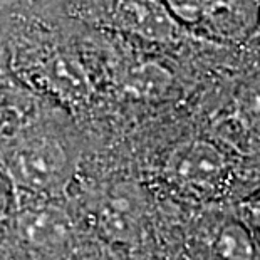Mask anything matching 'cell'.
Returning a JSON list of instances; mask_svg holds the SVG:
<instances>
[{
    "instance_id": "obj_7",
    "label": "cell",
    "mask_w": 260,
    "mask_h": 260,
    "mask_svg": "<svg viewBox=\"0 0 260 260\" xmlns=\"http://www.w3.org/2000/svg\"><path fill=\"white\" fill-rule=\"evenodd\" d=\"M260 0H205L198 29L223 41L250 37L258 15Z\"/></svg>"
},
{
    "instance_id": "obj_6",
    "label": "cell",
    "mask_w": 260,
    "mask_h": 260,
    "mask_svg": "<svg viewBox=\"0 0 260 260\" xmlns=\"http://www.w3.org/2000/svg\"><path fill=\"white\" fill-rule=\"evenodd\" d=\"M217 135L240 154L260 153V77L239 87L230 111L218 121Z\"/></svg>"
},
{
    "instance_id": "obj_15",
    "label": "cell",
    "mask_w": 260,
    "mask_h": 260,
    "mask_svg": "<svg viewBox=\"0 0 260 260\" xmlns=\"http://www.w3.org/2000/svg\"><path fill=\"white\" fill-rule=\"evenodd\" d=\"M250 39H260V7H258V15H257V22H255V27L252 30V36Z\"/></svg>"
},
{
    "instance_id": "obj_9",
    "label": "cell",
    "mask_w": 260,
    "mask_h": 260,
    "mask_svg": "<svg viewBox=\"0 0 260 260\" xmlns=\"http://www.w3.org/2000/svg\"><path fill=\"white\" fill-rule=\"evenodd\" d=\"M42 73L39 74L41 81L52 92H57L68 99H82L89 91L87 76L81 62L68 54H56L41 64Z\"/></svg>"
},
{
    "instance_id": "obj_1",
    "label": "cell",
    "mask_w": 260,
    "mask_h": 260,
    "mask_svg": "<svg viewBox=\"0 0 260 260\" xmlns=\"http://www.w3.org/2000/svg\"><path fill=\"white\" fill-rule=\"evenodd\" d=\"M0 170L14 190L52 198L74 178L76 159L56 133L29 126L0 141Z\"/></svg>"
},
{
    "instance_id": "obj_12",
    "label": "cell",
    "mask_w": 260,
    "mask_h": 260,
    "mask_svg": "<svg viewBox=\"0 0 260 260\" xmlns=\"http://www.w3.org/2000/svg\"><path fill=\"white\" fill-rule=\"evenodd\" d=\"M15 205H17V200L14 195V186L0 170V223L12 218Z\"/></svg>"
},
{
    "instance_id": "obj_10",
    "label": "cell",
    "mask_w": 260,
    "mask_h": 260,
    "mask_svg": "<svg viewBox=\"0 0 260 260\" xmlns=\"http://www.w3.org/2000/svg\"><path fill=\"white\" fill-rule=\"evenodd\" d=\"M213 250L223 260H252L255 247L245 226L239 222H229L220 226L213 240Z\"/></svg>"
},
{
    "instance_id": "obj_4",
    "label": "cell",
    "mask_w": 260,
    "mask_h": 260,
    "mask_svg": "<svg viewBox=\"0 0 260 260\" xmlns=\"http://www.w3.org/2000/svg\"><path fill=\"white\" fill-rule=\"evenodd\" d=\"M111 20L121 32L149 44H173L183 34L163 0H114Z\"/></svg>"
},
{
    "instance_id": "obj_5",
    "label": "cell",
    "mask_w": 260,
    "mask_h": 260,
    "mask_svg": "<svg viewBox=\"0 0 260 260\" xmlns=\"http://www.w3.org/2000/svg\"><path fill=\"white\" fill-rule=\"evenodd\" d=\"M25 205H15L14 223L22 242L36 248H57L69 242L74 232L69 213L49 197H34Z\"/></svg>"
},
{
    "instance_id": "obj_3",
    "label": "cell",
    "mask_w": 260,
    "mask_h": 260,
    "mask_svg": "<svg viewBox=\"0 0 260 260\" xmlns=\"http://www.w3.org/2000/svg\"><path fill=\"white\" fill-rule=\"evenodd\" d=\"M146 218V198L135 183H118L99 198L96 223L104 239L133 245L140 240Z\"/></svg>"
},
{
    "instance_id": "obj_8",
    "label": "cell",
    "mask_w": 260,
    "mask_h": 260,
    "mask_svg": "<svg viewBox=\"0 0 260 260\" xmlns=\"http://www.w3.org/2000/svg\"><path fill=\"white\" fill-rule=\"evenodd\" d=\"M124 91L138 99H161L173 86V74L153 59H133L121 74Z\"/></svg>"
},
{
    "instance_id": "obj_2",
    "label": "cell",
    "mask_w": 260,
    "mask_h": 260,
    "mask_svg": "<svg viewBox=\"0 0 260 260\" xmlns=\"http://www.w3.org/2000/svg\"><path fill=\"white\" fill-rule=\"evenodd\" d=\"M230 173L226 154L207 140H191L176 146L165 165V175L173 185L195 195H213Z\"/></svg>"
},
{
    "instance_id": "obj_11",
    "label": "cell",
    "mask_w": 260,
    "mask_h": 260,
    "mask_svg": "<svg viewBox=\"0 0 260 260\" xmlns=\"http://www.w3.org/2000/svg\"><path fill=\"white\" fill-rule=\"evenodd\" d=\"M171 15L183 27H197L202 22L205 0H163Z\"/></svg>"
},
{
    "instance_id": "obj_14",
    "label": "cell",
    "mask_w": 260,
    "mask_h": 260,
    "mask_svg": "<svg viewBox=\"0 0 260 260\" xmlns=\"http://www.w3.org/2000/svg\"><path fill=\"white\" fill-rule=\"evenodd\" d=\"M7 126H9V106L2 91H0V135L5 131Z\"/></svg>"
},
{
    "instance_id": "obj_13",
    "label": "cell",
    "mask_w": 260,
    "mask_h": 260,
    "mask_svg": "<svg viewBox=\"0 0 260 260\" xmlns=\"http://www.w3.org/2000/svg\"><path fill=\"white\" fill-rule=\"evenodd\" d=\"M243 208H245L250 222L260 229V197L253 198V200H248L245 205H243Z\"/></svg>"
}]
</instances>
